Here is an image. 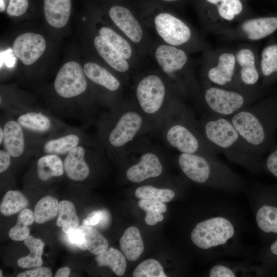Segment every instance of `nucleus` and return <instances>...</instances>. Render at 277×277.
Here are the masks:
<instances>
[{
    "instance_id": "f257e3e1",
    "label": "nucleus",
    "mask_w": 277,
    "mask_h": 277,
    "mask_svg": "<svg viewBox=\"0 0 277 277\" xmlns=\"http://www.w3.org/2000/svg\"><path fill=\"white\" fill-rule=\"evenodd\" d=\"M234 207L212 202L208 215L196 224L190 233L192 243L212 260L225 256L249 255L241 241L243 220Z\"/></svg>"
},
{
    "instance_id": "f03ea898",
    "label": "nucleus",
    "mask_w": 277,
    "mask_h": 277,
    "mask_svg": "<svg viewBox=\"0 0 277 277\" xmlns=\"http://www.w3.org/2000/svg\"><path fill=\"white\" fill-rule=\"evenodd\" d=\"M50 92L46 100L53 111L80 118L88 123L94 120L98 105L82 64L74 60L64 63L55 75Z\"/></svg>"
},
{
    "instance_id": "7ed1b4c3",
    "label": "nucleus",
    "mask_w": 277,
    "mask_h": 277,
    "mask_svg": "<svg viewBox=\"0 0 277 277\" xmlns=\"http://www.w3.org/2000/svg\"><path fill=\"white\" fill-rule=\"evenodd\" d=\"M96 127V139L105 153L117 159H121L136 140L156 132L132 97L126 98L120 106L102 114Z\"/></svg>"
},
{
    "instance_id": "20e7f679",
    "label": "nucleus",
    "mask_w": 277,
    "mask_h": 277,
    "mask_svg": "<svg viewBox=\"0 0 277 277\" xmlns=\"http://www.w3.org/2000/svg\"><path fill=\"white\" fill-rule=\"evenodd\" d=\"M133 79L131 97L156 132L186 106L157 69L137 73Z\"/></svg>"
},
{
    "instance_id": "39448f33",
    "label": "nucleus",
    "mask_w": 277,
    "mask_h": 277,
    "mask_svg": "<svg viewBox=\"0 0 277 277\" xmlns=\"http://www.w3.org/2000/svg\"><path fill=\"white\" fill-rule=\"evenodd\" d=\"M198 122L205 139L216 152L251 172L265 171L264 159L254 152L228 117L205 113Z\"/></svg>"
},
{
    "instance_id": "423d86ee",
    "label": "nucleus",
    "mask_w": 277,
    "mask_h": 277,
    "mask_svg": "<svg viewBox=\"0 0 277 277\" xmlns=\"http://www.w3.org/2000/svg\"><path fill=\"white\" fill-rule=\"evenodd\" d=\"M228 118L258 155L263 157L275 144L277 98L252 103Z\"/></svg>"
},
{
    "instance_id": "0eeeda50",
    "label": "nucleus",
    "mask_w": 277,
    "mask_h": 277,
    "mask_svg": "<svg viewBox=\"0 0 277 277\" xmlns=\"http://www.w3.org/2000/svg\"><path fill=\"white\" fill-rule=\"evenodd\" d=\"M181 172L190 181L225 193L244 189L242 177L216 155L179 153L176 158Z\"/></svg>"
},
{
    "instance_id": "6e6552de",
    "label": "nucleus",
    "mask_w": 277,
    "mask_h": 277,
    "mask_svg": "<svg viewBox=\"0 0 277 277\" xmlns=\"http://www.w3.org/2000/svg\"><path fill=\"white\" fill-rule=\"evenodd\" d=\"M148 55L180 97L191 96L200 99L196 83L188 71L189 58L184 50L156 39L152 42Z\"/></svg>"
},
{
    "instance_id": "1a4fd4ad",
    "label": "nucleus",
    "mask_w": 277,
    "mask_h": 277,
    "mask_svg": "<svg viewBox=\"0 0 277 277\" xmlns=\"http://www.w3.org/2000/svg\"><path fill=\"white\" fill-rule=\"evenodd\" d=\"M160 131L166 144L179 153L216 155L205 139L198 120L187 106L169 119Z\"/></svg>"
},
{
    "instance_id": "9d476101",
    "label": "nucleus",
    "mask_w": 277,
    "mask_h": 277,
    "mask_svg": "<svg viewBox=\"0 0 277 277\" xmlns=\"http://www.w3.org/2000/svg\"><path fill=\"white\" fill-rule=\"evenodd\" d=\"M139 15L147 28L165 44L183 49V47L192 39L190 27L166 8L149 5L142 9Z\"/></svg>"
},
{
    "instance_id": "9b49d317",
    "label": "nucleus",
    "mask_w": 277,
    "mask_h": 277,
    "mask_svg": "<svg viewBox=\"0 0 277 277\" xmlns=\"http://www.w3.org/2000/svg\"><path fill=\"white\" fill-rule=\"evenodd\" d=\"M92 92L98 106L109 109L120 106L126 98V86L109 69L88 57L82 64Z\"/></svg>"
},
{
    "instance_id": "f8f14e48",
    "label": "nucleus",
    "mask_w": 277,
    "mask_h": 277,
    "mask_svg": "<svg viewBox=\"0 0 277 277\" xmlns=\"http://www.w3.org/2000/svg\"><path fill=\"white\" fill-rule=\"evenodd\" d=\"M163 152L146 136L136 140L121 157L127 156L134 161L126 170V179L130 182L140 183L160 176L164 170Z\"/></svg>"
},
{
    "instance_id": "ddd939ff",
    "label": "nucleus",
    "mask_w": 277,
    "mask_h": 277,
    "mask_svg": "<svg viewBox=\"0 0 277 277\" xmlns=\"http://www.w3.org/2000/svg\"><path fill=\"white\" fill-rule=\"evenodd\" d=\"M259 233L266 244L277 238V184H259L249 192Z\"/></svg>"
},
{
    "instance_id": "4468645a",
    "label": "nucleus",
    "mask_w": 277,
    "mask_h": 277,
    "mask_svg": "<svg viewBox=\"0 0 277 277\" xmlns=\"http://www.w3.org/2000/svg\"><path fill=\"white\" fill-rule=\"evenodd\" d=\"M105 17L133 45L142 58L148 55L153 39L139 14L127 5L114 4Z\"/></svg>"
},
{
    "instance_id": "2eb2a0df",
    "label": "nucleus",
    "mask_w": 277,
    "mask_h": 277,
    "mask_svg": "<svg viewBox=\"0 0 277 277\" xmlns=\"http://www.w3.org/2000/svg\"><path fill=\"white\" fill-rule=\"evenodd\" d=\"M87 26L89 57L109 69L126 86H128L134 71L129 62L111 43L97 33L89 22Z\"/></svg>"
},
{
    "instance_id": "dca6fc26",
    "label": "nucleus",
    "mask_w": 277,
    "mask_h": 277,
    "mask_svg": "<svg viewBox=\"0 0 277 277\" xmlns=\"http://www.w3.org/2000/svg\"><path fill=\"white\" fill-rule=\"evenodd\" d=\"M200 101L206 113L229 117L253 103L254 96L217 86L205 88Z\"/></svg>"
},
{
    "instance_id": "f3484780",
    "label": "nucleus",
    "mask_w": 277,
    "mask_h": 277,
    "mask_svg": "<svg viewBox=\"0 0 277 277\" xmlns=\"http://www.w3.org/2000/svg\"><path fill=\"white\" fill-rule=\"evenodd\" d=\"M11 116L27 131L42 139L56 136L69 127L47 111L32 106Z\"/></svg>"
},
{
    "instance_id": "a211bd4d",
    "label": "nucleus",
    "mask_w": 277,
    "mask_h": 277,
    "mask_svg": "<svg viewBox=\"0 0 277 277\" xmlns=\"http://www.w3.org/2000/svg\"><path fill=\"white\" fill-rule=\"evenodd\" d=\"M4 138L1 147L13 159L33 153L37 141L40 139L27 131L11 115L8 114L1 121Z\"/></svg>"
},
{
    "instance_id": "6ab92c4d",
    "label": "nucleus",
    "mask_w": 277,
    "mask_h": 277,
    "mask_svg": "<svg viewBox=\"0 0 277 277\" xmlns=\"http://www.w3.org/2000/svg\"><path fill=\"white\" fill-rule=\"evenodd\" d=\"M94 140L82 130L69 126L56 136L38 140L33 153L38 155L52 154L65 156L74 148L90 143Z\"/></svg>"
},
{
    "instance_id": "aec40b11",
    "label": "nucleus",
    "mask_w": 277,
    "mask_h": 277,
    "mask_svg": "<svg viewBox=\"0 0 277 277\" xmlns=\"http://www.w3.org/2000/svg\"><path fill=\"white\" fill-rule=\"evenodd\" d=\"M89 23L97 33L118 50L129 62L134 71L142 67V57L135 47L106 17L96 16Z\"/></svg>"
},
{
    "instance_id": "412c9836",
    "label": "nucleus",
    "mask_w": 277,
    "mask_h": 277,
    "mask_svg": "<svg viewBox=\"0 0 277 277\" xmlns=\"http://www.w3.org/2000/svg\"><path fill=\"white\" fill-rule=\"evenodd\" d=\"M103 149L97 140L90 143L79 145L64 156L65 173L68 179L75 182L87 180L91 173L89 159Z\"/></svg>"
},
{
    "instance_id": "4be33fe9",
    "label": "nucleus",
    "mask_w": 277,
    "mask_h": 277,
    "mask_svg": "<svg viewBox=\"0 0 277 277\" xmlns=\"http://www.w3.org/2000/svg\"><path fill=\"white\" fill-rule=\"evenodd\" d=\"M47 49V42L41 33L24 32L15 37L12 46L16 58L25 67H30L43 56Z\"/></svg>"
},
{
    "instance_id": "5701e85b",
    "label": "nucleus",
    "mask_w": 277,
    "mask_h": 277,
    "mask_svg": "<svg viewBox=\"0 0 277 277\" xmlns=\"http://www.w3.org/2000/svg\"><path fill=\"white\" fill-rule=\"evenodd\" d=\"M209 277L262 276H267L265 267L261 264L253 265L246 261H218L210 267Z\"/></svg>"
},
{
    "instance_id": "b1692460",
    "label": "nucleus",
    "mask_w": 277,
    "mask_h": 277,
    "mask_svg": "<svg viewBox=\"0 0 277 277\" xmlns=\"http://www.w3.org/2000/svg\"><path fill=\"white\" fill-rule=\"evenodd\" d=\"M43 11L48 26L55 30L67 26L71 12V0H44Z\"/></svg>"
},
{
    "instance_id": "393cba45",
    "label": "nucleus",
    "mask_w": 277,
    "mask_h": 277,
    "mask_svg": "<svg viewBox=\"0 0 277 277\" xmlns=\"http://www.w3.org/2000/svg\"><path fill=\"white\" fill-rule=\"evenodd\" d=\"M235 62L236 58L232 53L221 54L217 66L208 70V80L217 86L224 87L230 85L234 77Z\"/></svg>"
},
{
    "instance_id": "a878e982",
    "label": "nucleus",
    "mask_w": 277,
    "mask_h": 277,
    "mask_svg": "<svg viewBox=\"0 0 277 277\" xmlns=\"http://www.w3.org/2000/svg\"><path fill=\"white\" fill-rule=\"evenodd\" d=\"M65 173L64 161L61 156L52 154L39 155L36 163V174L41 181L62 176Z\"/></svg>"
},
{
    "instance_id": "bb28decb",
    "label": "nucleus",
    "mask_w": 277,
    "mask_h": 277,
    "mask_svg": "<svg viewBox=\"0 0 277 277\" xmlns=\"http://www.w3.org/2000/svg\"><path fill=\"white\" fill-rule=\"evenodd\" d=\"M241 28L249 40H259L270 35L277 29V17L248 19L242 24Z\"/></svg>"
},
{
    "instance_id": "cd10ccee",
    "label": "nucleus",
    "mask_w": 277,
    "mask_h": 277,
    "mask_svg": "<svg viewBox=\"0 0 277 277\" xmlns=\"http://www.w3.org/2000/svg\"><path fill=\"white\" fill-rule=\"evenodd\" d=\"M120 246L122 252L128 260L136 261L144 249L139 230L134 226L127 228L120 239Z\"/></svg>"
},
{
    "instance_id": "c85d7f7f",
    "label": "nucleus",
    "mask_w": 277,
    "mask_h": 277,
    "mask_svg": "<svg viewBox=\"0 0 277 277\" xmlns=\"http://www.w3.org/2000/svg\"><path fill=\"white\" fill-rule=\"evenodd\" d=\"M78 228L82 233L81 243L77 247L82 250H88L91 253L98 255L108 247L106 239L92 226L82 225Z\"/></svg>"
},
{
    "instance_id": "c756f323",
    "label": "nucleus",
    "mask_w": 277,
    "mask_h": 277,
    "mask_svg": "<svg viewBox=\"0 0 277 277\" xmlns=\"http://www.w3.org/2000/svg\"><path fill=\"white\" fill-rule=\"evenodd\" d=\"M236 60L241 67L240 80L246 86H253L259 79V74L255 66V57L253 52L244 48L238 51Z\"/></svg>"
},
{
    "instance_id": "7c9ffc66",
    "label": "nucleus",
    "mask_w": 277,
    "mask_h": 277,
    "mask_svg": "<svg viewBox=\"0 0 277 277\" xmlns=\"http://www.w3.org/2000/svg\"><path fill=\"white\" fill-rule=\"evenodd\" d=\"M24 244L30 253L27 256L19 258L17 262V265L23 268L41 266L44 243L41 239L29 235L24 240Z\"/></svg>"
},
{
    "instance_id": "2f4dec72",
    "label": "nucleus",
    "mask_w": 277,
    "mask_h": 277,
    "mask_svg": "<svg viewBox=\"0 0 277 277\" xmlns=\"http://www.w3.org/2000/svg\"><path fill=\"white\" fill-rule=\"evenodd\" d=\"M95 260L100 266H108L118 276L123 275L126 269V260L118 250L112 247L107 248L96 255Z\"/></svg>"
},
{
    "instance_id": "473e14b6",
    "label": "nucleus",
    "mask_w": 277,
    "mask_h": 277,
    "mask_svg": "<svg viewBox=\"0 0 277 277\" xmlns=\"http://www.w3.org/2000/svg\"><path fill=\"white\" fill-rule=\"evenodd\" d=\"M58 214L56 224L58 227H62L64 232L68 234L79 226L80 220L71 202L68 200L61 201Z\"/></svg>"
},
{
    "instance_id": "72a5a7b5",
    "label": "nucleus",
    "mask_w": 277,
    "mask_h": 277,
    "mask_svg": "<svg viewBox=\"0 0 277 277\" xmlns=\"http://www.w3.org/2000/svg\"><path fill=\"white\" fill-rule=\"evenodd\" d=\"M59 203L56 199L47 195L36 204L34 211V222L43 224L54 219L58 213Z\"/></svg>"
},
{
    "instance_id": "f704fd0d",
    "label": "nucleus",
    "mask_w": 277,
    "mask_h": 277,
    "mask_svg": "<svg viewBox=\"0 0 277 277\" xmlns=\"http://www.w3.org/2000/svg\"><path fill=\"white\" fill-rule=\"evenodd\" d=\"M28 205L27 197L17 190H9L4 196L1 203V213L9 216L23 210Z\"/></svg>"
},
{
    "instance_id": "c9c22d12",
    "label": "nucleus",
    "mask_w": 277,
    "mask_h": 277,
    "mask_svg": "<svg viewBox=\"0 0 277 277\" xmlns=\"http://www.w3.org/2000/svg\"><path fill=\"white\" fill-rule=\"evenodd\" d=\"M34 221V213L29 209H24L19 214L16 224L9 231V238L15 241H22L30 235L28 226Z\"/></svg>"
},
{
    "instance_id": "e433bc0d",
    "label": "nucleus",
    "mask_w": 277,
    "mask_h": 277,
    "mask_svg": "<svg viewBox=\"0 0 277 277\" xmlns=\"http://www.w3.org/2000/svg\"><path fill=\"white\" fill-rule=\"evenodd\" d=\"M139 199H148L167 203L172 201L175 196L174 190L169 188H159L151 185H142L134 192Z\"/></svg>"
},
{
    "instance_id": "4c0bfd02",
    "label": "nucleus",
    "mask_w": 277,
    "mask_h": 277,
    "mask_svg": "<svg viewBox=\"0 0 277 277\" xmlns=\"http://www.w3.org/2000/svg\"><path fill=\"white\" fill-rule=\"evenodd\" d=\"M258 260L265 266L270 275L277 272V238L267 243L259 251Z\"/></svg>"
},
{
    "instance_id": "58836bf2",
    "label": "nucleus",
    "mask_w": 277,
    "mask_h": 277,
    "mask_svg": "<svg viewBox=\"0 0 277 277\" xmlns=\"http://www.w3.org/2000/svg\"><path fill=\"white\" fill-rule=\"evenodd\" d=\"M261 69L265 77L277 72V45H272L264 49L262 52Z\"/></svg>"
},
{
    "instance_id": "ea45409f",
    "label": "nucleus",
    "mask_w": 277,
    "mask_h": 277,
    "mask_svg": "<svg viewBox=\"0 0 277 277\" xmlns=\"http://www.w3.org/2000/svg\"><path fill=\"white\" fill-rule=\"evenodd\" d=\"M134 277H166L163 267L154 259H147L141 263L134 270Z\"/></svg>"
},
{
    "instance_id": "a19ab883",
    "label": "nucleus",
    "mask_w": 277,
    "mask_h": 277,
    "mask_svg": "<svg viewBox=\"0 0 277 277\" xmlns=\"http://www.w3.org/2000/svg\"><path fill=\"white\" fill-rule=\"evenodd\" d=\"M243 5L240 0H223L217 5L220 16L227 21L232 20L242 11Z\"/></svg>"
},
{
    "instance_id": "79ce46f5",
    "label": "nucleus",
    "mask_w": 277,
    "mask_h": 277,
    "mask_svg": "<svg viewBox=\"0 0 277 277\" xmlns=\"http://www.w3.org/2000/svg\"><path fill=\"white\" fill-rule=\"evenodd\" d=\"M110 213L105 209L95 210L88 214L83 220L84 225L92 227L97 226L104 229L107 227L110 222Z\"/></svg>"
},
{
    "instance_id": "37998d69",
    "label": "nucleus",
    "mask_w": 277,
    "mask_h": 277,
    "mask_svg": "<svg viewBox=\"0 0 277 277\" xmlns=\"http://www.w3.org/2000/svg\"><path fill=\"white\" fill-rule=\"evenodd\" d=\"M28 6V0H9L6 11L10 17H19L26 13Z\"/></svg>"
},
{
    "instance_id": "c03bdc74",
    "label": "nucleus",
    "mask_w": 277,
    "mask_h": 277,
    "mask_svg": "<svg viewBox=\"0 0 277 277\" xmlns=\"http://www.w3.org/2000/svg\"><path fill=\"white\" fill-rule=\"evenodd\" d=\"M264 171L277 179V143L270 149L264 159Z\"/></svg>"
},
{
    "instance_id": "a18cd8bd",
    "label": "nucleus",
    "mask_w": 277,
    "mask_h": 277,
    "mask_svg": "<svg viewBox=\"0 0 277 277\" xmlns=\"http://www.w3.org/2000/svg\"><path fill=\"white\" fill-rule=\"evenodd\" d=\"M138 205L146 212L163 213L167 210V207L164 203L151 200L140 199L138 202Z\"/></svg>"
},
{
    "instance_id": "49530a36",
    "label": "nucleus",
    "mask_w": 277,
    "mask_h": 277,
    "mask_svg": "<svg viewBox=\"0 0 277 277\" xmlns=\"http://www.w3.org/2000/svg\"><path fill=\"white\" fill-rule=\"evenodd\" d=\"M17 277H51L52 272L51 270L45 267H37V268L26 271L19 273Z\"/></svg>"
},
{
    "instance_id": "de8ad7c7",
    "label": "nucleus",
    "mask_w": 277,
    "mask_h": 277,
    "mask_svg": "<svg viewBox=\"0 0 277 277\" xmlns=\"http://www.w3.org/2000/svg\"><path fill=\"white\" fill-rule=\"evenodd\" d=\"M11 155L3 148L0 150V173L8 170L12 161Z\"/></svg>"
},
{
    "instance_id": "09e8293b",
    "label": "nucleus",
    "mask_w": 277,
    "mask_h": 277,
    "mask_svg": "<svg viewBox=\"0 0 277 277\" xmlns=\"http://www.w3.org/2000/svg\"><path fill=\"white\" fill-rule=\"evenodd\" d=\"M164 219V215L161 213L147 212H146L145 221L147 225L153 226L157 222H162Z\"/></svg>"
},
{
    "instance_id": "8fccbe9b",
    "label": "nucleus",
    "mask_w": 277,
    "mask_h": 277,
    "mask_svg": "<svg viewBox=\"0 0 277 277\" xmlns=\"http://www.w3.org/2000/svg\"><path fill=\"white\" fill-rule=\"evenodd\" d=\"M70 270L68 267L60 268L56 271L55 277H67L69 276Z\"/></svg>"
},
{
    "instance_id": "3c124183",
    "label": "nucleus",
    "mask_w": 277,
    "mask_h": 277,
    "mask_svg": "<svg viewBox=\"0 0 277 277\" xmlns=\"http://www.w3.org/2000/svg\"><path fill=\"white\" fill-rule=\"evenodd\" d=\"M8 0H0V11L3 12L6 10Z\"/></svg>"
},
{
    "instance_id": "603ef678",
    "label": "nucleus",
    "mask_w": 277,
    "mask_h": 277,
    "mask_svg": "<svg viewBox=\"0 0 277 277\" xmlns=\"http://www.w3.org/2000/svg\"><path fill=\"white\" fill-rule=\"evenodd\" d=\"M4 138V131L2 126L0 127V145L2 144Z\"/></svg>"
},
{
    "instance_id": "864d4df0",
    "label": "nucleus",
    "mask_w": 277,
    "mask_h": 277,
    "mask_svg": "<svg viewBox=\"0 0 277 277\" xmlns=\"http://www.w3.org/2000/svg\"><path fill=\"white\" fill-rule=\"evenodd\" d=\"M208 3L217 5L219 4L223 0H206Z\"/></svg>"
},
{
    "instance_id": "5fc2aeb1",
    "label": "nucleus",
    "mask_w": 277,
    "mask_h": 277,
    "mask_svg": "<svg viewBox=\"0 0 277 277\" xmlns=\"http://www.w3.org/2000/svg\"><path fill=\"white\" fill-rule=\"evenodd\" d=\"M160 2L165 3H172L179 1V0H158Z\"/></svg>"
},
{
    "instance_id": "6e6d98bb",
    "label": "nucleus",
    "mask_w": 277,
    "mask_h": 277,
    "mask_svg": "<svg viewBox=\"0 0 277 277\" xmlns=\"http://www.w3.org/2000/svg\"><path fill=\"white\" fill-rule=\"evenodd\" d=\"M0 272H1L0 276L2 277V276H3V273H2V271L1 270H0Z\"/></svg>"
}]
</instances>
